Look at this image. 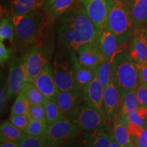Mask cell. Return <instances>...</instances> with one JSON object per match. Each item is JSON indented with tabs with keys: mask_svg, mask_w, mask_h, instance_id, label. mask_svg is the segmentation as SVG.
Returning a JSON list of instances; mask_svg holds the SVG:
<instances>
[{
	"mask_svg": "<svg viewBox=\"0 0 147 147\" xmlns=\"http://www.w3.org/2000/svg\"><path fill=\"white\" fill-rule=\"evenodd\" d=\"M14 26V49L21 51L35 43L43 27L44 14L37 10L23 15H12Z\"/></svg>",
	"mask_w": 147,
	"mask_h": 147,
	"instance_id": "6da1fadb",
	"label": "cell"
},
{
	"mask_svg": "<svg viewBox=\"0 0 147 147\" xmlns=\"http://www.w3.org/2000/svg\"><path fill=\"white\" fill-rule=\"evenodd\" d=\"M111 62L113 80L122 100L128 91L136 89L138 86L139 77L136 65L127 49L119 51Z\"/></svg>",
	"mask_w": 147,
	"mask_h": 147,
	"instance_id": "7a4b0ae2",
	"label": "cell"
},
{
	"mask_svg": "<svg viewBox=\"0 0 147 147\" xmlns=\"http://www.w3.org/2000/svg\"><path fill=\"white\" fill-rule=\"evenodd\" d=\"M129 42L136 28L132 18L130 2L127 0H108V12L106 27Z\"/></svg>",
	"mask_w": 147,
	"mask_h": 147,
	"instance_id": "3957f363",
	"label": "cell"
},
{
	"mask_svg": "<svg viewBox=\"0 0 147 147\" xmlns=\"http://www.w3.org/2000/svg\"><path fill=\"white\" fill-rule=\"evenodd\" d=\"M67 118L85 131L104 129L108 123L105 115L84 102L75 108Z\"/></svg>",
	"mask_w": 147,
	"mask_h": 147,
	"instance_id": "277c9868",
	"label": "cell"
},
{
	"mask_svg": "<svg viewBox=\"0 0 147 147\" xmlns=\"http://www.w3.org/2000/svg\"><path fill=\"white\" fill-rule=\"evenodd\" d=\"M74 24L76 53L82 45L96 42L97 30L81 5L74 10Z\"/></svg>",
	"mask_w": 147,
	"mask_h": 147,
	"instance_id": "5b68a950",
	"label": "cell"
},
{
	"mask_svg": "<svg viewBox=\"0 0 147 147\" xmlns=\"http://www.w3.org/2000/svg\"><path fill=\"white\" fill-rule=\"evenodd\" d=\"M23 59L27 74V82H34L36 77L50 62V55L45 48L34 45L25 52Z\"/></svg>",
	"mask_w": 147,
	"mask_h": 147,
	"instance_id": "8992f818",
	"label": "cell"
},
{
	"mask_svg": "<svg viewBox=\"0 0 147 147\" xmlns=\"http://www.w3.org/2000/svg\"><path fill=\"white\" fill-rule=\"evenodd\" d=\"M52 67L55 82L59 91L81 90L75 80L71 56L69 59L55 58Z\"/></svg>",
	"mask_w": 147,
	"mask_h": 147,
	"instance_id": "52a82bcc",
	"label": "cell"
},
{
	"mask_svg": "<svg viewBox=\"0 0 147 147\" xmlns=\"http://www.w3.org/2000/svg\"><path fill=\"white\" fill-rule=\"evenodd\" d=\"M80 129L67 117L60 119L48 126L46 136L51 146H61L78 135Z\"/></svg>",
	"mask_w": 147,
	"mask_h": 147,
	"instance_id": "ba28073f",
	"label": "cell"
},
{
	"mask_svg": "<svg viewBox=\"0 0 147 147\" xmlns=\"http://www.w3.org/2000/svg\"><path fill=\"white\" fill-rule=\"evenodd\" d=\"M26 82L27 74L23 57L15 55L11 61L7 79V93L9 100L17 96Z\"/></svg>",
	"mask_w": 147,
	"mask_h": 147,
	"instance_id": "9c48e42d",
	"label": "cell"
},
{
	"mask_svg": "<svg viewBox=\"0 0 147 147\" xmlns=\"http://www.w3.org/2000/svg\"><path fill=\"white\" fill-rule=\"evenodd\" d=\"M96 42L104 58L110 61L119 51L126 49L128 43L106 28L97 32Z\"/></svg>",
	"mask_w": 147,
	"mask_h": 147,
	"instance_id": "30bf717a",
	"label": "cell"
},
{
	"mask_svg": "<svg viewBox=\"0 0 147 147\" xmlns=\"http://www.w3.org/2000/svg\"><path fill=\"white\" fill-rule=\"evenodd\" d=\"M57 32L59 41L68 52H75V31L72 8L57 20Z\"/></svg>",
	"mask_w": 147,
	"mask_h": 147,
	"instance_id": "8fae6325",
	"label": "cell"
},
{
	"mask_svg": "<svg viewBox=\"0 0 147 147\" xmlns=\"http://www.w3.org/2000/svg\"><path fill=\"white\" fill-rule=\"evenodd\" d=\"M97 32L105 29L108 12V0H79Z\"/></svg>",
	"mask_w": 147,
	"mask_h": 147,
	"instance_id": "7c38bea8",
	"label": "cell"
},
{
	"mask_svg": "<svg viewBox=\"0 0 147 147\" xmlns=\"http://www.w3.org/2000/svg\"><path fill=\"white\" fill-rule=\"evenodd\" d=\"M127 50L136 64L147 60V34L144 26L134 29Z\"/></svg>",
	"mask_w": 147,
	"mask_h": 147,
	"instance_id": "4fadbf2b",
	"label": "cell"
},
{
	"mask_svg": "<svg viewBox=\"0 0 147 147\" xmlns=\"http://www.w3.org/2000/svg\"><path fill=\"white\" fill-rule=\"evenodd\" d=\"M33 83L48 100H56L59 89L55 82L52 64L50 62L47 63Z\"/></svg>",
	"mask_w": 147,
	"mask_h": 147,
	"instance_id": "5bb4252c",
	"label": "cell"
},
{
	"mask_svg": "<svg viewBox=\"0 0 147 147\" xmlns=\"http://www.w3.org/2000/svg\"><path fill=\"white\" fill-rule=\"evenodd\" d=\"M121 103L120 93L112 80L111 82L104 87L103 97V105L108 123H114L119 113Z\"/></svg>",
	"mask_w": 147,
	"mask_h": 147,
	"instance_id": "9a60e30c",
	"label": "cell"
},
{
	"mask_svg": "<svg viewBox=\"0 0 147 147\" xmlns=\"http://www.w3.org/2000/svg\"><path fill=\"white\" fill-rule=\"evenodd\" d=\"M81 90L84 102L106 116L103 105L104 87L99 81L97 76H95L93 80Z\"/></svg>",
	"mask_w": 147,
	"mask_h": 147,
	"instance_id": "2e32d148",
	"label": "cell"
},
{
	"mask_svg": "<svg viewBox=\"0 0 147 147\" xmlns=\"http://www.w3.org/2000/svg\"><path fill=\"white\" fill-rule=\"evenodd\" d=\"M76 55L82 65L95 71L105 59L96 42L82 45L78 49Z\"/></svg>",
	"mask_w": 147,
	"mask_h": 147,
	"instance_id": "e0dca14e",
	"label": "cell"
},
{
	"mask_svg": "<svg viewBox=\"0 0 147 147\" xmlns=\"http://www.w3.org/2000/svg\"><path fill=\"white\" fill-rule=\"evenodd\" d=\"M55 102L57 103L63 115L67 117L75 108L84 102L82 90L59 91Z\"/></svg>",
	"mask_w": 147,
	"mask_h": 147,
	"instance_id": "ac0fdd59",
	"label": "cell"
},
{
	"mask_svg": "<svg viewBox=\"0 0 147 147\" xmlns=\"http://www.w3.org/2000/svg\"><path fill=\"white\" fill-rule=\"evenodd\" d=\"M45 0H10L8 4L10 15L23 14L40 10L45 7Z\"/></svg>",
	"mask_w": 147,
	"mask_h": 147,
	"instance_id": "d6986e66",
	"label": "cell"
},
{
	"mask_svg": "<svg viewBox=\"0 0 147 147\" xmlns=\"http://www.w3.org/2000/svg\"><path fill=\"white\" fill-rule=\"evenodd\" d=\"M69 53H70L71 61H72L75 80L80 89H82L84 86L93 80V78L96 76V72L95 70L82 65L79 62L76 52L71 51Z\"/></svg>",
	"mask_w": 147,
	"mask_h": 147,
	"instance_id": "ffe728a7",
	"label": "cell"
},
{
	"mask_svg": "<svg viewBox=\"0 0 147 147\" xmlns=\"http://www.w3.org/2000/svg\"><path fill=\"white\" fill-rule=\"evenodd\" d=\"M111 133L104 129L86 131L82 140L84 147H110Z\"/></svg>",
	"mask_w": 147,
	"mask_h": 147,
	"instance_id": "44dd1931",
	"label": "cell"
},
{
	"mask_svg": "<svg viewBox=\"0 0 147 147\" xmlns=\"http://www.w3.org/2000/svg\"><path fill=\"white\" fill-rule=\"evenodd\" d=\"M112 134L121 147H133L132 139L127 125L119 114L114 121Z\"/></svg>",
	"mask_w": 147,
	"mask_h": 147,
	"instance_id": "7402d4cb",
	"label": "cell"
},
{
	"mask_svg": "<svg viewBox=\"0 0 147 147\" xmlns=\"http://www.w3.org/2000/svg\"><path fill=\"white\" fill-rule=\"evenodd\" d=\"M76 0H55L46 11L48 21L50 23L57 21L61 16L72 8Z\"/></svg>",
	"mask_w": 147,
	"mask_h": 147,
	"instance_id": "603a6c76",
	"label": "cell"
},
{
	"mask_svg": "<svg viewBox=\"0 0 147 147\" xmlns=\"http://www.w3.org/2000/svg\"><path fill=\"white\" fill-rule=\"evenodd\" d=\"M130 8L136 28L147 24V0H131Z\"/></svg>",
	"mask_w": 147,
	"mask_h": 147,
	"instance_id": "cb8c5ba5",
	"label": "cell"
},
{
	"mask_svg": "<svg viewBox=\"0 0 147 147\" xmlns=\"http://www.w3.org/2000/svg\"><path fill=\"white\" fill-rule=\"evenodd\" d=\"M138 107L139 104L137 99L136 90H131L128 91L121 100L119 115L123 120H125L129 115L136 111Z\"/></svg>",
	"mask_w": 147,
	"mask_h": 147,
	"instance_id": "d4e9b609",
	"label": "cell"
},
{
	"mask_svg": "<svg viewBox=\"0 0 147 147\" xmlns=\"http://www.w3.org/2000/svg\"><path fill=\"white\" fill-rule=\"evenodd\" d=\"M25 136L26 133L25 131L14 126L10 121H3L1 123L0 125L1 140L19 142Z\"/></svg>",
	"mask_w": 147,
	"mask_h": 147,
	"instance_id": "484cf974",
	"label": "cell"
},
{
	"mask_svg": "<svg viewBox=\"0 0 147 147\" xmlns=\"http://www.w3.org/2000/svg\"><path fill=\"white\" fill-rule=\"evenodd\" d=\"M127 125L131 135L133 147H147V127L133 123H127Z\"/></svg>",
	"mask_w": 147,
	"mask_h": 147,
	"instance_id": "4316f807",
	"label": "cell"
},
{
	"mask_svg": "<svg viewBox=\"0 0 147 147\" xmlns=\"http://www.w3.org/2000/svg\"><path fill=\"white\" fill-rule=\"evenodd\" d=\"M22 92L31 104H44L47 100L33 82H27L22 89Z\"/></svg>",
	"mask_w": 147,
	"mask_h": 147,
	"instance_id": "83f0119b",
	"label": "cell"
},
{
	"mask_svg": "<svg viewBox=\"0 0 147 147\" xmlns=\"http://www.w3.org/2000/svg\"><path fill=\"white\" fill-rule=\"evenodd\" d=\"M44 106L45 108L46 120L47 121L48 125H50L56 121L65 117L55 101L47 99L44 104Z\"/></svg>",
	"mask_w": 147,
	"mask_h": 147,
	"instance_id": "f1b7e54d",
	"label": "cell"
},
{
	"mask_svg": "<svg viewBox=\"0 0 147 147\" xmlns=\"http://www.w3.org/2000/svg\"><path fill=\"white\" fill-rule=\"evenodd\" d=\"M96 76L103 87H106L113 80L112 75V62L110 60L104 59L95 70Z\"/></svg>",
	"mask_w": 147,
	"mask_h": 147,
	"instance_id": "f546056e",
	"label": "cell"
},
{
	"mask_svg": "<svg viewBox=\"0 0 147 147\" xmlns=\"http://www.w3.org/2000/svg\"><path fill=\"white\" fill-rule=\"evenodd\" d=\"M14 38V26L12 17L8 16L1 19L0 22V42L8 40L12 45Z\"/></svg>",
	"mask_w": 147,
	"mask_h": 147,
	"instance_id": "4dcf8cb0",
	"label": "cell"
},
{
	"mask_svg": "<svg viewBox=\"0 0 147 147\" xmlns=\"http://www.w3.org/2000/svg\"><path fill=\"white\" fill-rule=\"evenodd\" d=\"M48 123L46 119H30L28 125L25 130L27 135L32 136H38L44 135L47 132Z\"/></svg>",
	"mask_w": 147,
	"mask_h": 147,
	"instance_id": "1f68e13d",
	"label": "cell"
},
{
	"mask_svg": "<svg viewBox=\"0 0 147 147\" xmlns=\"http://www.w3.org/2000/svg\"><path fill=\"white\" fill-rule=\"evenodd\" d=\"M31 104L23 92L16 96L13 106L11 109L10 115H23L29 116V108ZM30 117V116H29Z\"/></svg>",
	"mask_w": 147,
	"mask_h": 147,
	"instance_id": "d6a6232c",
	"label": "cell"
},
{
	"mask_svg": "<svg viewBox=\"0 0 147 147\" xmlns=\"http://www.w3.org/2000/svg\"><path fill=\"white\" fill-rule=\"evenodd\" d=\"M20 147H49L50 146L49 140L46 134L32 136L27 135L18 142Z\"/></svg>",
	"mask_w": 147,
	"mask_h": 147,
	"instance_id": "836d02e7",
	"label": "cell"
},
{
	"mask_svg": "<svg viewBox=\"0 0 147 147\" xmlns=\"http://www.w3.org/2000/svg\"><path fill=\"white\" fill-rule=\"evenodd\" d=\"M30 119V117L27 115H10L9 121L16 127L25 131Z\"/></svg>",
	"mask_w": 147,
	"mask_h": 147,
	"instance_id": "e575fe53",
	"label": "cell"
},
{
	"mask_svg": "<svg viewBox=\"0 0 147 147\" xmlns=\"http://www.w3.org/2000/svg\"><path fill=\"white\" fill-rule=\"evenodd\" d=\"M30 118L35 119H46V111L44 104H31L29 108Z\"/></svg>",
	"mask_w": 147,
	"mask_h": 147,
	"instance_id": "d590c367",
	"label": "cell"
},
{
	"mask_svg": "<svg viewBox=\"0 0 147 147\" xmlns=\"http://www.w3.org/2000/svg\"><path fill=\"white\" fill-rule=\"evenodd\" d=\"M136 90L139 106L147 108V85L139 83Z\"/></svg>",
	"mask_w": 147,
	"mask_h": 147,
	"instance_id": "8d00e7d4",
	"label": "cell"
},
{
	"mask_svg": "<svg viewBox=\"0 0 147 147\" xmlns=\"http://www.w3.org/2000/svg\"><path fill=\"white\" fill-rule=\"evenodd\" d=\"M8 93H7V81H1V88H0V110L1 114L5 111L7 106V102L8 101Z\"/></svg>",
	"mask_w": 147,
	"mask_h": 147,
	"instance_id": "74e56055",
	"label": "cell"
},
{
	"mask_svg": "<svg viewBox=\"0 0 147 147\" xmlns=\"http://www.w3.org/2000/svg\"><path fill=\"white\" fill-rule=\"evenodd\" d=\"M13 49L10 47H6L3 42H0V63L4 65L12 57Z\"/></svg>",
	"mask_w": 147,
	"mask_h": 147,
	"instance_id": "f35d334b",
	"label": "cell"
},
{
	"mask_svg": "<svg viewBox=\"0 0 147 147\" xmlns=\"http://www.w3.org/2000/svg\"><path fill=\"white\" fill-rule=\"evenodd\" d=\"M139 77V83L147 85V60L141 63L136 64Z\"/></svg>",
	"mask_w": 147,
	"mask_h": 147,
	"instance_id": "ab89813d",
	"label": "cell"
},
{
	"mask_svg": "<svg viewBox=\"0 0 147 147\" xmlns=\"http://www.w3.org/2000/svg\"><path fill=\"white\" fill-rule=\"evenodd\" d=\"M0 147H20L18 142L13 141L0 140Z\"/></svg>",
	"mask_w": 147,
	"mask_h": 147,
	"instance_id": "60d3db41",
	"label": "cell"
},
{
	"mask_svg": "<svg viewBox=\"0 0 147 147\" xmlns=\"http://www.w3.org/2000/svg\"><path fill=\"white\" fill-rule=\"evenodd\" d=\"M110 147H121V145L115 140V138H114L112 133H111V137H110Z\"/></svg>",
	"mask_w": 147,
	"mask_h": 147,
	"instance_id": "b9f144b4",
	"label": "cell"
},
{
	"mask_svg": "<svg viewBox=\"0 0 147 147\" xmlns=\"http://www.w3.org/2000/svg\"><path fill=\"white\" fill-rule=\"evenodd\" d=\"M55 0H45V7H44V10H47L48 8L51 6V4L54 2Z\"/></svg>",
	"mask_w": 147,
	"mask_h": 147,
	"instance_id": "7bdbcfd3",
	"label": "cell"
},
{
	"mask_svg": "<svg viewBox=\"0 0 147 147\" xmlns=\"http://www.w3.org/2000/svg\"><path fill=\"white\" fill-rule=\"evenodd\" d=\"M144 27H145V29H146V34H147V24L144 25Z\"/></svg>",
	"mask_w": 147,
	"mask_h": 147,
	"instance_id": "ee69618b",
	"label": "cell"
},
{
	"mask_svg": "<svg viewBox=\"0 0 147 147\" xmlns=\"http://www.w3.org/2000/svg\"><path fill=\"white\" fill-rule=\"evenodd\" d=\"M49 147H61V146H50Z\"/></svg>",
	"mask_w": 147,
	"mask_h": 147,
	"instance_id": "f6af8a7d",
	"label": "cell"
}]
</instances>
